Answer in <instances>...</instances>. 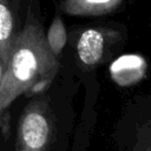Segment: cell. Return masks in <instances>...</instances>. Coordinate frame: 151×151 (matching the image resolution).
Here are the masks:
<instances>
[{
    "label": "cell",
    "instance_id": "cell-2",
    "mask_svg": "<svg viewBox=\"0 0 151 151\" xmlns=\"http://www.w3.org/2000/svg\"><path fill=\"white\" fill-rule=\"evenodd\" d=\"M53 132L50 100L47 97H38L25 106L19 117L14 151H50Z\"/></svg>",
    "mask_w": 151,
    "mask_h": 151
},
{
    "label": "cell",
    "instance_id": "cell-1",
    "mask_svg": "<svg viewBox=\"0 0 151 151\" xmlns=\"http://www.w3.org/2000/svg\"><path fill=\"white\" fill-rule=\"evenodd\" d=\"M58 72V59L51 51L41 24L27 18L18 32L8 65L0 72L1 114L21 94H39L48 88Z\"/></svg>",
    "mask_w": 151,
    "mask_h": 151
},
{
    "label": "cell",
    "instance_id": "cell-6",
    "mask_svg": "<svg viewBox=\"0 0 151 151\" xmlns=\"http://www.w3.org/2000/svg\"><path fill=\"white\" fill-rule=\"evenodd\" d=\"M46 39H47V44H48L51 51L58 58V55L61 53V51L67 41L66 29H65L64 22L59 15L54 17V19L47 31Z\"/></svg>",
    "mask_w": 151,
    "mask_h": 151
},
{
    "label": "cell",
    "instance_id": "cell-3",
    "mask_svg": "<svg viewBox=\"0 0 151 151\" xmlns=\"http://www.w3.org/2000/svg\"><path fill=\"white\" fill-rule=\"evenodd\" d=\"M116 35L117 32L107 28H86L83 31L77 42L79 61L87 68L96 67L104 59Z\"/></svg>",
    "mask_w": 151,
    "mask_h": 151
},
{
    "label": "cell",
    "instance_id": "cell-5",
    "mask_svg": "<svg viewBox=\"0 0 151 151\" xmlns=\"http://www.w3.org/2000/svg\"><path fill=\"white\" fill-rule=\"evenodd\" d=\"M124 0H63L60 8L68 15L97 17L117 11Z\"/></svg>",
    "mask_w": 151,
    "mask_h": 151
},
{
    "label": "cell",
    "instance_id": "cell-4",
    "mask_svg": "<svg viewBox=\"0 0 151 151\" xmlns=\"http://www.w3.org/2000/svg\"><path fill=\"white\" fill-rule=\"evenodd\" d=\"M17 35L9 0H0V72L5 71L8 65Z\"/></svg>",
    "mask_w": 151,
    "mask_h": 151
}]
</instances>
